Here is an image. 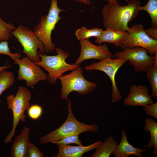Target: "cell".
Wrapping results in <instances>:
<instances>
[{"label":"cell","instance_id":"6da1fadb","mask_svg":"<svg viewBox=\"0 0 157 157\" xmlns=\"http://www.w3.org/2000/svg\"><path fill=\"white\" fill-rule=\"evenodd\" d=\"M140 2L132 0L127 5L122 6L117 1L115 4L108 3L102 10L103 22L106 29L112 28L129 32L128 23L133 20L140 11Z\"/></svg>","mask_w":157,"mask_h":157},{"label":"cell","instance_id":"7a4b0ae2","mask_svg":"<svg viewBox=\"0 0 157 157\" xmlns=\"http://www.w3.org/2000/svg\"><path fill=\"white\" fill-rule=\"evenodd\" d=\"M67 101L68 114L66 120L58 128L41 137L40 142L41 144L51 143L65 137L79 135L85 131L96 133L98 131L99 127L96 124L88 125L78 121L73 114L71 100L69 99Z\"/></svg>","mask_w":157,"mask_h":157},{"label":"cell","instance_id":"3957f363","mask_svg":"<svg viewBox=\"0 0 157 157\" xmlns=\"http://www.w3.org/2000/svg\"><path fill=\"white\" fill-rule=\"evenodd\" d=\"M55 50L57 54L52 56L44 55L39 52L38 55L40 60L35 63L48 72L47 80L51 84L55 83L64 73L73 70L80 66L66 62V59L70 55L68 52L59 48H56Z\"/></svg>","mask_w":157,"mask_h":157},{"label":"cell","instance_id":"277c9868","mask_svg":"<svg viewBox=\"0 0 157 157\" xmlns=\"http://www.w3.org/2000/svg\"><path fill=\"white\" fill-rule=\"evenodd\" d=\"M31 97L30 90L22 86L18 87L15 96L10 94L6 97L8 108L12 111L13 119L11 130L4 140L5 144L12 141V138L15 137L16 128L19 121H25L26 115L24 113L30 106Z\"/></svg>","mask_w":157,"mask_h":157},{"label":"cell","instance_id":"5b68a950","mask_svg":"<svg viewBox=\"0 0 157 157\" xmlns=\"http://www.w3.org/2000/svg\"><path fill=\"white\" fill-rule=\"evenodd\" d=\"M64 10L58 7L57 0H51L48 14L41 16L40 22L33 30L37 38L43 44L46 52H52L55 49V45L51 40V34L62 18L59 16V13Z\"/></svg>","mask_w":157,"mask_h":157},{"label":"cell","instance_id":"8992f818","mask_svg":"<svg viewBox=\"0 0 157 157\" xmlns=\"http://www.w3.org/2000/svg\"><path fill=\"white\" fill-rule=\"evenodd\" d=\"M83 71L79 66L69 74L62 75L59 79L61 82V98L68 100V97L73 91L84 96L92 92L97 88V84L85 79Z\"/></svg>","mask_w":157,"mask_h":157},{"label":"cell","instance_id":"52a82bcc","mask_svg":"<svg viewBox=\"0 0 157 157\" xmlns=\"http://www.w3.org/2000/svg\"><path fill=\"white\" fill-rule=\"evenodd\" d=\"M123 50L116 52L112 57L119 58L129 61V64L134 67L136 73L145 72L147 68L154 63L155 55H151L148 50L139 47H126Z\"/></svg>","mask_w":157,"mask_h":157},{"label":"cell","instance_id":"ba28073f","mask_svg":"<svg viewBox=\"0 0 157 157\" xmlns=\"http://www.w3.org/2000/svg\"><path fill=\"white\" fill-rule=\"evenodd\" d=\"M23 48L22 51L34 63L40 60L37 50L44 54L45 50L42 43L37 38L35 33L27 27L19 25L12 32Z\"/></svg>","mask_w":157,"mask_h":157},{"label":"cell","instance_id":"9c48e42d","mask_svg":"<svg viewBox=\"0 0 157 157\" xmlns=\"http://www.w3.org/2000/svg\"><path fill=\"white\" fill-rule=\"evenodd\" d=\"M127 61L119 58H108L100 61L95 62L84 68L86 71L97 70L101 71L107 74L110 79L112 86L111 102H118L122 99V96L117 86L115 80V75L118 70Z\"/></svg>","mask_w":157,"mask_h":157},{"label":"cell","instance_id":"30bf717a","mask_svg":"<svg viewBox=\"0 0 157 157\" xmlns=\"http://www.w3.org/2000/svg\"><path fill=\"white\" fill-rule=\"evenodd\" d=\"M14 61V64L19 66L17 79L24 80L27 87L33 89L35 85L39 81L47 80V74L41 69L40 66L27 56L16 59Z\"/></svg>","mask_w":157,"mask_h":157},{"label":"cell","instance_id":"8fae6325","mask_svg":"<svg viewBox=\"0 0 157 157\" xmlns=\"http://www.w3.org/2000/svg\"><path fill=\"white\" fill-rule=\"evenodd\" d=\"M127 37L123 42L122 48L126 47H139L145 48L149 54L154 55L157 52V40L150 38L141 24H134L130 27Z\"/></svg>","mask_w":157,"mask_h":157},{"label":"cell","instance_id":"7c38bea8","mask_svg":"<svg viewBox=\"0 0 157 157\" xmlns=\"http://www.w3.org/2000/svg\"><path fill=\"white\" fill-rule=\"evenodd\" d=\"M81 51L79 57L74 64L80 65L83 61L90 59L102 60L111 58L113 55L106 44L97 45L89 40H79Z\"/></svg>","mask_w":157,"mask_h":157},{"label":"cell","instance_id":"4fadbf2b","mask_svg":"<svg viewBox=\"0 0 157 157\" xmlns=\"http://www.w3.org/2000/svg\"><path fill=\"white\" fill-rule=\"evenodd\" d=\"M124 101L125 105L130 107L143 106L154 103L149 93L148 88L143 85H132L129 93Z\"/></svg>","mask_w":157,"mask_h":157},{"label":"cell","instance_id":"5bb4252c","mask_svg":"<svg viewBox=\"0 0 157 157\" xmlns=\"http://www.w3.org/2000/svg\"><path fill=\"white\" fill-rule=\"evenodd\" d=\"M98 141L89 145L73 146L69 144H57L59 151L54 157H81L85 153L98 148L102 143Z\"/></svg>","mask_w":157,"mask_h":157},{"label":"cell","instance_id":"9a60e30c","mask_svg":"<svg viewBox=\"0 0 157 157\" xmlns=\"http://www.w3.org/2000/svg\"><path fill=\"white\" fill-rule=\"evenodd\" d=\"M30 129L25 127L15 138L11 145L12 157H27L28 149L30 142Z\"/></svg>","mask_w":157,"mask_h":157},{"label":"cell","instance_id":"2e32d148","mask_svg":"<svg viewBox=\"0 0 157 157\" xmlns=\"http://www.w3.org/2000/svg\"><path fill=\"white\" fill-rule=\"evenodd\" d=\"M129 32L117 29L109 28L103 31L101 34L96 38L95 42L101 45L103 42L113 44L115 47H121L123 42L127 37Z\"/></svg>","mask_w":157,"mask_h":157},{"label":"cell","instance_id":"e0dca14e","mask_svg":"<svg viewBox=\"0 0 157 157\" xmlns=\"http://www.w3.org/2000/svg\"><path fill=\"white\" fill-rule=\"evenodd\" d=\"M122 137L119 143L117 144L113 154L115 157H128L134 155L138 157H142L141 153L148 150L147 148L142 149L134 147L129 142L125 131H122Z\"/></svg>","mask_w":157,"mask_h":157},{"label":"cell","instance_id":"ac0fdd59","mask_svg":"<svg viewBox=\"0 0 157 157\" xmlns=\"http://www.w3.org/2000/svg\"><path fill=\"white\" fill-rule=\"evenodd\" d=\"M144 130L149 132L151 138L148 143L144 146L148 149L154 147L153 154L155 157L157 156V123L151 117L146 118L144 121Z\"/></svg>","mask_w":157,"mask_h":157},{"label":"cell","instance_id":"d6986e66","mask_svg":"<svg viewBox=\"0 0 157 157\" xmlns=\"http://www.w3.org/2000/svg\"><path fill=\"white\" fill-rule=\"evenodd\" d=\"M118 142L112 135L108 136L97 148L91 157H109L112 154Z\"/></svg>","mask_w":157,"mask_h":157},{"label":"cell","instance_id":"ffe728a7","mask_svg":"<svg viewBox=\"0 0 157 157\" xmlns=\"http://www.w3.org/2000/svg\"><path fill=\"white\" fill-rule=\"evenodd\" d=\"M154 64L149 67L145 72L147 77L151 88V96L154 99L157 98V52Z\"/></svg>","mask_w":157,"mask_h":157},{"label":"cell","instance_id":"44dd1931","mask_svg":"<svg viewBox=\"0 0 157 157\" xmlns=\"http://www.w3.org/2000/svg\"><path fill=\"white\" fill-rule=\"evenodd\" d=\"M103 31L102 29L97 28L88 29L82 26L76 30L75 35L79 41L88 40L90 37H97L101 34Z\"/></svg>","mask_w":157,"mask_h":157},{"label":"cell","instance_id":"7402d4cb","mask_svg":"<svg viewBox=\"0 0 157 157\" xmlns=\"http://www.w3.org/2000/svg\"><path fill=\"white\" fill-rule=\"evenodd\" d=\"M15 82V78L12 72L5 70L1 71L0 72V96L5 90L12 86Z\"/></svg>","mask_w":157,"mask_h":157},{"label":"cell","instance_id":"603a6c76","mask_svg":"<svg viewBox=\"0 0 157 157\" xmlns=\"http://www.w3.org/2000/svg\"><path fill=\"white\" fill-rule=\"evenodd\" d=\"M144 10L149 15L151 19V24L157 27V0H148L144 6H140L139 10Z\"/></svg>","mask_w":157,"mask_h":157},{"label":"cell","instance_id":"cb8c5ba5","mask_svg":"<svg viewBox=\"0 0 157 157\" xmlns=\"http://www.w3.org/2000/svg\"><path fill=\"white\" fill-rule=\"evenodd\" d=\"M16 28L11 23H7L0 16V43L7 41L13 36L12 32Z\"/></svg>","mask_w":157,"mask_h":157},{"label":"cell","instance_id":"d4e9b609","mask_svg":"<svg viewBox=\"0 0 157 157\" xmlns=\"http://www.w3.org/2000/svg\"><path fill=\"white\" fill-rule=\"evenodd\" d=\"M79 135L76 134L66 137L60 140L53 142L51 143L56 144H75L78 145H83L81 141L79 139Z\"/></svg>","mask_w":157,"mask_h":157},{"label":"cell","instance_id":"484cf974","mask_svg":"<svg viewBox=\"0 0 157 157\" xmlns=\"http://www.w3.org/2000/svg\"><path fill=\"white\" fill-rule=\"evenodd\" d=\"M0 53L8 56L13 60L20 58L21 56L20 53H11L7 41H3L0 43Z\"/></svg>","mask_w":157,"mask_h":157},{"label":"cell","instance_id":"4316f807","mask_svg":"<svg viewBox=\"0 0 157 157\" xmlns=\"http://www.w3.org/2000/svg\"><path fill=\"white\" fill-rule=\"evenodd\" d=\"M42 107L38 104H34L29 106L27 110L28 116L34 120H37L42 115Z\"/></svg>","mask_w":157,"mask_h":157},{"label":"cell","instance_id":"83f0119b","mask_svg":"<svg viewBox=\"0 0 157 157\" xmlns=\"http://www.w3.org/2000/svg\"><path fill=\"white\" fill-rule=\"evenodd\" d=\"M143 109L145 111L146 114L148 116L153 117L157 119V102L143 106Z\"/></svg>","mask_w":157,"mask_h":157},{"label":"cell","instance_id":"f1b7e54d","mask_svg":"<svg viewBox=\"0 0 157 157\" xmlns=\"http://www.w3.org/2000/svg\"><path fill=\"white\" fill-rule=\"evenodd\" d=\"M44 155L38 148L30 142L28 149L27 157H43Z\"/></svg>","mask_w":157,"mask_h":157},{"label":"cell","instance_id":"f546056e","mask_svg":"<svg viewBox=\"0 0 157 157\" xmlns=\"http://www.w3.org/2000/svg\"><path fill=\"white\" fill-rule=\"evenodd\" d=\"M145 32L150 38L157 40V27L152 26L145 30Z\"/></svg>","mask_w":157,"mask_h":157},{"label":"cell","instance_id":"4dcf8cb0","mask_svg":"<svg viewBox=\"0 0 157 157\" xmlns=\"http://www.w3.org/2000/svg\"><path fill=\"white\" fill-rule=\"evenodd\" d=\"M75 1L83 3L86 5H91L92 3L90 0H74Z\"/></svg>","mask_w":157,"mask_h":157},{"label":"cell","instance_id":"1f68e13d","mask_svg":"<svg viewBox=\"0 0 157 157\" xmlns=\"http://www.w3.org/2000/svg\"><path fill=\"white\" fill-rule=\"evenodd\" d=\"M11 67V65H8L6 66V65H5L4 66H1L0 65V72L6 69H9Z\"/></svg>","mask_w":157,"mask_h":157},{"label":"cell","instance_id":"d6a6232c","mask_svg":"<svg viewBox=\"0 0 157 157\" xmlns=\"http://www.w3.org/2000/svg\"><path fill=\"white\" fill-rule=\"evenodd\" d=\"M128 2L129 1V0H125ZM106 1L108 2V3H112V4H115L118 1L117 0H106Z\"/></svg>","mask_w":157,"mask_h":157}]
</instances>
